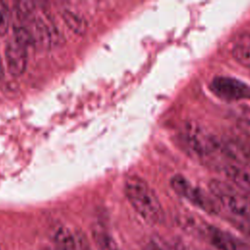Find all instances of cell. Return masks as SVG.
I'll use <instances>...</instances> for the list:
<instances>
[{"label":"cell","instance_id":"15","mask_svg":"<svg viewBox=\"0 0 250 250\" xmlns=\"http://www.w3.org/2000/svg\"><path fill=\"white\" fill-rule=\"evenodd\" d=\"M0 250H1V248H0Z\"/></svg>","mask_w":250,"mask_h":250},{"label":"cell","instance_id":"3","mask_svg":"<svg viewBox=\"0 0 250 250\" xmlns=\"http://www.w3.org/2000/svg\"><path fill=\"white\" fill-rule=\"evenodd\" d=\"M172 189L180 196L187 199L193 206L208 214H218L220 206L210 192L196 186L181 174H176L170 179Z\"/></svg>","mask_w":250,"mask_h":250},{"label":"cell","instance_id":"11","mask_svg":"<svg viewBox=\"0 0 250 250\" xmlns=\"http://www.w3.org/2000/svg\"><path fill=\"white\" fill-rule=\"evenodd\" d=\"M10 26V13L8 6L0 1V35L7 33Z\"/></svg>","mask_w":250,"mask_h":250},{"label":"cell","instance_id":"10","mask_svg":"<svg viewBox=\"0 0 250 250\" xmlns=\"http://www.w3.org/2000/svg\"><path fill=\"white\" fill-rule=\"evenodd\" d=\"M93 237L99 250H121L113 237L104 230H95Z\"/></svg>","mask_w":250,"mask_h":250},{"label":"cell","instance_id":"6","mask_svg":"<svg viewBox=\"0 0 250 250\" xmlns=\"http://www.w3.org/2000/svg\"><path fill=\"white\" fill-rule=\"evenodd\" d=\"M27 47L15 39L11 40L5 48V60L8 71L11 75L21 76L27 66Z\"/></svg>","mask_w":250,"mask_h":250},{"label":"cell","instance_id":"1","mask_svg":"<svg viewBox=\"0 0 250 250\" xmlns=\"http://www.w3.org/2000/svg\"><path fill=\"white\" fill-rule=\"evenodd\" d=\"M125 195L134 210L151 225L161 224L165 214L154 189L138 175H130L124 182Z\"/></svg>","mask_w":250,"mask_h":250},{"label":"cell","instance_id":"9","mask_svg":"<svg viewBox=\"0 0 250 250\" xmlns=\"http://www.w3.org/2000/svg\"><path fill=\"white\" fill-rule=\"evenodd\" d=\"M231 54L237 62L250 68V39L237 41L232 47Z\"/></svg>","mask_w":250,"mask_h":250},{"label":"cell","instance_id":"5","mask_svg":"<svg viewBox=\"0 0 250 250\" xmlns=\"http://www.w3.org/2000/svg\"><path fill=\"white\" fill-rule=\"evenodd\" d=\"M218 169L233 186L250 197V167L240 161H223L217 164Z\"/></svg>","mask_w":250,"mask_h":250},{"label":"cell","instance_id":"2","mask_svg":"<svg viewBox=\"0 0 250 250\" xmlns=\"http://www.w3.org/2000/svg\"><path fill=\"white\" fill-rule=\"evenodd\" d=\"M209 192L218 204L222 205L230 215L250 223V197L229 181L212 179Z\"/></svg>","mask_w":250,"mask_h":250},{"label":"cell","instance_id":"4","mask_svg":"<svg viewBox=\"0 0 250 250\" xmlns=\"http://www.w3.org/2000/svg\"><path fill=\"white\" fill-rule=\"evenodd\" d=\"M209 88L214 95L225 101L250 100V85L232 76H215L211 80Z\"/></svg>","mask_w":250,"mask_h":250},{"label":"cell","instance_id":"8","mask_svg":"<svg viewBox=\"0 0 250 250\" xmlns=\"http://www.w3.org/2000/svg\"><path fill=\"white\" fill-rule=\"evenodd\" d=\"M54 241L59 250H77L76 239L73 233L64 227L56 229Z\"/></svg>","mask_w":250,"mask_h":250},{"label":"cell","instance_id":"7","mask_svg":"<svg viewBox=\"0 0 250 250\" xmlns=\"http://www.w3.org/2000/svg\"><path fill=\"white\" fill-rule=\"evenodd\" d=\"M62 19L63 20L65 25L75 34L77 35H83L87 31V21L86 20L79 15L78 13L69 10V9H63L61 12Z\"/></svg>","mask_w":250,"mask_h":250},{"label":"cell","instance_id":"14","mask_svg":"<svg viewBox=\"0 0 250 250\" xmlns=\"http://www.w3.org/2000/svg\"><path fill=\"white\" fill-rule=\"evenodd\" d=\"M245 150H246V152H247V154H248V157H250V146H246V147H245Z\"/></svg>","mask_w":250,"mask_h":250},{"label":"cell","instance_id":"13","mask_svg":"<svg viewBox=\"0 0 250 250\" xmlns=\"http://www.w3.org/2000/svg\"><path fill=\"white\" fill-rule=\"evenodd\" d=\"M2 75H3V63H2V59L0 56V78Z\"/></svg>","mask_w":250,"mask_h":250},{"label":"cell","instance_id":"12","mask_svg":"<svg viewBox=\"0 0 250 250\" xmlns=\"http://www.w3.org/2000/svg\"><path fill=\"white\" fill-rule=\"evenodd\" d=\"M146 250H162V249H161V248H159L158 246L154 245V244H150V245H148V246H147Z\"/></svg>","mask_w":250,"mask_h":250}]
</instances>
